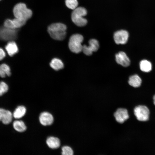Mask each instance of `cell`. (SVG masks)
<instances>
[{
	"mask_svg": "<svg viewBox=\"0 0 155 155\" xmlns=\"http://www.w3.org/2000/svg\"><path fill=\"white\" fill-rule=\"evenodd\" d=\"M67 27L64 24L57 23L52 24L48 28V32L51 37L54 39L61 40L66 35Z\"/></svg>",
	"mask_w": 155,
	"mask_h": 155,
	"instance_id": "1",
	"label": "cell"
},
{
	"mask_svg": "<svg viewBox=\"0 0 155 155\" xmlns=\"http://www.w3.org/2000/svg\"><path fill=\"white\" fill-rule=\"evenodd\" d=\"M13 12L15 18L26 22L32 15V10L28 8L26 5L23 3L16 4L13 7Z\"/></svg>",
	"mask_w": 155,
	"mask_h": 155,
	"instance_id": "2",
	"label": "cell"
},
{
	"mask_svg": "<svg viewBox=\"0 0 155 155\" xmlns=\"http://www.w3.org/2000/svg\"><path fill=\"white\" fill-rule=\"evenodd\" d=\"M87 14V11L85 8L82 7H78L73 10L71 13V20L76 26L80 27L84 26L86 24L87 21L83 17Z\"/></svg>",
	"mask_w": 155,
	"mask_h": 155,
	"instance_id": "3",
	"label": "cell"
},
{
	"mask_svg": "<svg viewBox=\"0 0 155 155\" xmlns=\"http://www.w3.org/2000/svg\"><path fill=\"white\" fill-rule=\"evenodd\" d=\"M84 40L83 36L79 34L73 35L70 37L68 44L70 50L73 53H78L82 51V44Z\"/></svg>",
	"mask_w": 155,
	"mask_h": 155,
	"instance_id": "4",
	"label": "cell"
},
{
	"mask_svg": "<svg viewBox=\"0 0 155 155\" xmlns=\"http://www.w3.org/2000/svg\"><path fill=\"white\" fill-rule=\"evenodd\" d=\"M18 29L10 28L3 26L0 28V40L12 41L17 37Z\"/></svg>",
	"mask_w": 155,
	"mask_h": 155,
	"instance_id": "5",
	"label": "cell"
},
{
	"mask_svg": "<svg viewBox=\"0 0 155 155\" xmlns=\"http://www.w3.org/2000/svg\"><path fill=\"white\" fill-rule=\"evenodd\" d=\"M134 114L139 121H145L149 118L150 111L148 108L144 105H138L134 109Z\"/></svg>",
	"mask_w": 155,
	"mask_h": 155,
	"instance_id": "6",
	"label": "cell"
},
{
	"mask_svg": "<svg viewBox=\"0 0 155 155\" xmlns=\"http://www.w3.org/2000/svg\"><path fill=\"white\" fill-rule=\"evenodd\" d=\"M89 45L83 46L82 51L86 55L88 56L91 55L93 52L97 51L99 47V43L97 40L92 39L89 41Z\"/></svg>",
	"mask_w": 155,
	"mask_h": 155,
	"instance_id": "7",
	"label": "cell"
},
{
	"mask_svg": "<svg viewBox=\"0 0 155 155\" xmlns=\"http://www.w3.org/2000/svg\"><path fill=\"white\" fill-rule=\"evenodd\" d=\"M129 34L124 30H120L116 32L114 34V41L117 44H124L127 41Z\"/></svg>",
	"mask_w": 155,
	"mask_h": 155,
	"instance_id": "8",
	"label": "cell"
},
{
	"mask_svg": "<svg viewBox=\"0 0 155 155\" xmlns=\"http://www.w3.org/2000/svg\"><path fill=\"white\" fill-rule=\"evenodd\" d=\"M114 116L116 121L120 123H123L129 117L127 110L123 108H118L114 113Z\"/></svg>",
	"mask_w": 155,
	"mask_h": 155,
	"instance_id": "9",
	"label": "cell"
},
{
	"mask_svg": "<svg viewBox=\"0 0 155 155\" xmlns=\"http://www.w3.org/2000/svg\"><path fill=\"white\" fill-rule=\"evenodd\" d=\"M26 21L15 18L13 19H7L4 23V26L14 29H18L26 23Z\"/></svg>",
	"mask_w": 155,
	"mask_h": 155,
	"instance_id": "10",
	"label": "cell"
},
{
	"mask_svg": "<svg viewBox=\"0 0 155 155\" xmlns=\"http://www.w3.org/2000/svg\"><path fill=\"white\" fill-rule=\"evenodd\" d=\"M117 62L124 67H127L130 64V60L126 53L120 51L115 55Z\"/></svg>",
	"mask_w": 155,
	"mask_h": 155,
	"instance_id": "11",
	"label": "cell"
},
{
	"mask_svg": "<svg viewBox=\"0 0 155 155\" xmlns=\"http://www.w3.org/2000/svg\"><path fill=\"white\" fill-rule=\"evenodd\" d=\"M39 120L40 123L44 126L49 125L53 123L54 118L53 115L46 112L41 113L39 117Z\"/></svg>",
	"mask_w": 155,
	"mask_h": 155,
	"instance_id": "12",
	"label": "cell"
},
{
	"mask_svg": "<svg viewBox=\"0 0 155 155\" xmlns=\"http://www.w3.org/2000/svg\"><path fill=\"white\" fill-rule=\"evenodd\" d=\"M13 116L10 111L0 108V121L6 125L10 123L12 121Z\"/></svg>",
	"mask_w": 155,
	"mask_h": 155,
	"instance_id": "13",
	"label": "cell"
},
{
	"mask_svg": "<svg viewBox=\"0 0 155 155\" xmlns=\"http://www.w3.org/2000/svg\"><path fill=\"white\" fill-rule=\"evenodd\" d=\"M5 49L8 55L12 56L16 54L18 49L16 43L13 40L9 41L5 46Z\"/></svg>",
	"mask_w": 155,
	"mask_h": 155,
	"instance_id": "14",
	"label": "cell"
},
{
	"mask_svg": "<svg viewBox=\"0 0 155 155\" xmlns=\"http://www.w3.org/2000/svg\"><path fill=\"white\" fill-rule=\"evenodd\" d=\"M46 143L49 148L53 149L58 148L60 145V142L59 139L52 136L49 137L47 138Z\"/></svg>",
	"mask_w": 155,
	"mask_h": 155,
	"instance_id": "15",
	"label": "cell"
},
{
	"mask_svg": "<svg viewBox=\"0 0 155 155\" xmlns=\"http://www.w3.org/2000/svg\"><path fill=\"white\" fill-rule=\"evenodd\" d=\"M128 83L130 86L134 87H138L141 85L142 80L138 75L135 74L129 78Z\"/></svg>",
	"mask_w": 155,
	"mask_h": 155,
	"instance_id": "16",
	"label": "cell"
},
{
	"mask_svg": "<svg viewBox=\"0 0 155 155\" xmlns=\"http://www.w3.org/2000/svg\"><path fill=\"white\" fill-rule=\"evenodd\" d=\"M26 112V109L24 106H18L15 110L13 114V117L16 119H20L25 115Z\"/></svg>",
	"mask_w": 155,
	"mask_h": 155,
	"instance_id": "17",
	"label": "cell"
},
{
	"mask_svg": "<svg viewBox=\"0 0 155 155\" xmlns=\"http://www.w3.org/2000/svg\"><path fill=\"white\" fill-rule=\"evenodd\" d=\"M50 65L51 67L55 70L61 69L64 67L62 61L60 59L56 58L53 59L51 60Z\"/></svg>",
	"mask_w": 155,
	"mask_h": 155,
	"instance_id": "18",
	"label": "cell"
},
{
	"mask_svg": "<svg viewBox=\"0 0 155 155\" xmlns=\"http://www.w3.org/2000/svg\"><path fill=\"white\" fill-rule=\"evenodd\" d=\"M140 66L141 70L144 72H149L152 69V66L151 63L146 60L141 61L140 62Z\"/></svg>",
	"mask_w": 155,
	"mask_h": 155,
	"instance_id": "19",
	"label": "cell"
},
{
	"mask_svg": "<svg viewBox=\"0 0 155 155\" xmlns=\"http://www.w3.org/2000/svg\"><path fill=\"white\" fill-rule=\"evenodd\" d=\"M13 126L14 129L19 132H24L26 129V127L25 124L22 121H15L13 122Z\"/></svg>",
	"mask_w": 155,
	"mask_h": 155,
	"instance_id": "20",
	"label": "cell"
},
{
	"mask_svg": "<svg viewBox=\"0 0 155 155\" xmlns=\"http://www.w3.org/2000/svg\"><path fill=\"white\" fill-rule=\"evenodd\" d=\"M11 75L9 67L5 64L0 65V76L3 78L6 76H10Z\"/></svg>",
	"mask_w": 155,
	"mask_h": 155,
	"instance_id": "21",
	"label": "cell"
},
{
	"mask_svg": "<svg viewBox=\"0 0 155 155\" xmlns=\"http://www.w3.org/2000/svg\"><path fill=\"white\" fill-rule=\"evenodd\" d=\"M65 3L68 8L72 10L77 8L78 4L77 0H65Z\"/></svg>",
	"mask_w": 155,
	"mask_h": 155,
	"instance_id": "22",
	"label": "cell"
},
{
	"mask_svg": "<svg viewBox=\"0 0 155 155\" xmlns=\"http://www.w3.org/2000/svg\"><path fill=\"white\" fill-rule=\"evenodd\" d=\"M62 154L63 155H72L73 152L72 149L69 146H65L62 148Z\"/></svg>",
	"mask_w": 155,
	"mask_h": 155,
	"instance_id": "23",
	"label": "cell"
},
{
	"mask_svg": "<svg viewBox=\"0 0 155 155\" xmlns=\"http://www.w3.org/2000/svg\"><path fill=\"white\" fill-rule=\"evenodd\" d=\"M8 90V87L6 84L3 82H0V96L6 92Z\"/></svg>",
	"mask_w": 155,
	"mask_h": 155,
	"instance_id": "24",
	"label": "cell"
},
{
	"mask_svg": "<svg viewBox=\"0 0 155 155\" xmlns=\"http://www.w3.org/2000/svg\"><path fill=\"white\" fill-rule=\"evenodd\" d=\"M5 53L1 48H0V61L3 59L5 56Z\"/></svg>",
	"mask_w": 155,
	"mask_h": 155,
	"instance_id": "25",
	"label": "cell"
},
{
	"mask_svg": "<svg viewBox=\"0 0 155 155\" xmlns=\"http://www.w3.org/2000/svg\"><path fill=\"white\" fill-rule=\"evenodd\" d=\"M153 99L154 100V103L155 105V95L154 96Z\"/></svg>",
	"mask_w": 155,
	"mask_h": 155,
	"instance_id": "26",
	"label": "cell"
},
{
	"mask_svg": "<svg viewBox=\"0 0 155 155\" xmlns=\"http://www.w3.org/2000/svg\"><path fill=\"white\" fill-rule=\"evenodd\" d=\"M1 0H0V1Z\"/></svg>",
	"mask_w": 155,
	"mask_h": 155,
	"instance_id": "27",
	"label": "cell"
}]
</instances>
